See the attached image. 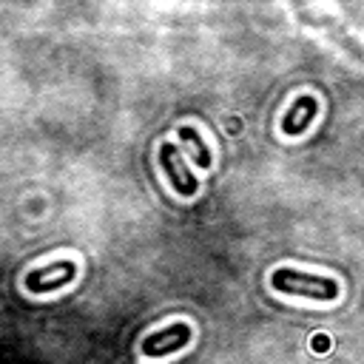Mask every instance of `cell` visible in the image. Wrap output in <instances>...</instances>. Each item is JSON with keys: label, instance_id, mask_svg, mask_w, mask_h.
<instances>
[{"label": "cell", "instance_id": "6da1fadb", "mask_svg": "<svg viewBox=\"0 0 364 364\" xmlns=\"http://www.w3.org/2000/svg\"><path fill=\"white\" fill-rule=\"evenodd\" d=\"M270 287L284 296H304V299H316V301H333L341 290L338 282L330 276H316V273H304V270H293V267L273 270Z\"/></svg>", "mask_w": 364, "mask_h": 364}, {"label": "cell", "instance_id": "52a82bcc", "mask_svg": "<svg viewBox=\"0 0 364 364\" xmlns=\"http://www.w3.org/2000/svg\"><path fill=\"white\" fill-rule=\"evenodd\" d=\"M316 26H321V28H324V31H327V34H330V37H333L350 57H355L358 63H364V43H358V40L350 37L344 28H338V26H333V23H327V20H316Z\"/></svg>", "mask_w": 364, "mask_h": 364}, {"label": "cell", "instance_id": "8992f818", "mask_svg": "<svg viewBox=\"0 0 364 364\" xmlns=\"http://www.w3.org/2000/svg\"><path fill=\"white\" fill-rule=\"evenodd\" d=\"M176 136L185 142V145H191V151H193V162L199 165V168H210L213 165V159H210V148L205 145V139L199 136V131L196 128H191V125H182L179 131H176Z\"/></svg>", "mask_w": 364, "mask_h": 364}, {"label": "cell", "instance_id": "3957f363", "mask_svg": "<svg viewBox=\"0 0 364 364\" xmlns=\"http://www.w3.org/2000/svg\"><path fill=\"white\" fill-rule=\"evenodd\" d=\"M159 168L165 171L171 188H173L179 196H193V193L199 191V182H196L193 173L188 171V165H185V159H182V154H179V148H176L173 142H162V145H159Z\"/></svg>", "mask_w": 364, "mask_h": 364}, {"label": "cell", "instance_id": "5b68a950", "mask_svg": "<svg viewBox=\"0 0 364 364\" xmlns=\"http://www.w3.org/2000/svg\"><path fill=\"white\" fill-rule=\"evenodd\" d=\"M316 114H318V100L313 97V94H301V97H296V102L287 108V114L282 117V131L287 134V136H299V134H304V128L316 119Z\"/></svg>", "mask_w": 364, "mask_h": 364}, {"label": "cell", "instance_id": "277c9868", "mask_svg": "<svg viewBox=\"0 0 364 364\" xmlns=\"http://www.w3.org/2000/svg\"><path fill=\"white\" fill-rule=\"evenodd\" d=\"M74 276H77V264L63 259V262H54V264H46V267H34L26 276V290L34 293V296H46V293L74 282Z\"/></svg>", "mask_w": 364, "mask_h": 364}, {"label": "cell", "instance_id": "7a4b0ae2", "mask_svg": "<svg viewBox=\"0 0 364 364\" xmlns=\"http://www.w3.org/2000/svg\"><path fill=\"white\" fill-rule=\"evenodd\" d=\"M193 338V330L191 324L185 321H173L168 324L165 330H156V333H148L142 338V355H151V358H162V355H171V353H179L191 344Z\"/></svg>", "mask_w": 364, "mask_h": 364}]
</instances>
